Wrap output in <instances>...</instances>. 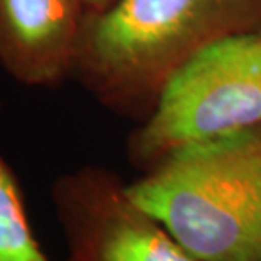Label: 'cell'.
I'll return each instance as SVG.
<instances>
[{
  "label": "cell",
  "mask_w": 261,
  "mask_h": 261,
  "mask_svg": "<svg viewBox=\"0 0 261 261\" xmlns=\"http://www.w3.org/2000/svg\"><path fill=\"white\" fill-rule=\"evenodd\" d=\"M259 27L261 0H115L83 17L71 77L140 123L192 59Z\"/></svg>",
  "instance_id": "1"
},
{
  "label": "cell",
  "mask_w": 261,
  "mask_h": 261,
  "mask_svg": "<svg viewBox=\"0 0 261 261\" xmlns=\"http://www.w3.org/2000/svg\"><path fill=\"white\" fill-rule=\"evenodd\" d=\"M0 261H51L32 229L20 182L0 155Z\"/></svg>",
  "instance_id": "6"
},
{
  "label": "cell",
  "mask_w": 261,
  "mask_h": 261,
  "mask_svg": "<svg viewBox=\"0 0 261 261\" xmlns=\"http://www.w3.org/2000/svg\"><path fill=\"white\" fill-rule=\"evenodd\" d=\"M66 261H199L137 204L116 172L83 165L51 187Z\"/></svg>",
  "instance_id": "4"
},
{
  "label": "cell",
  "mask_w": 261,
  "mask_h": 261,
  "mask_svg": "<svg viewBox=\"0 0 261 261\" xmlns=\"http://www.w3.org/2000/svg\"><path fill=\"white\" fill-rule=\"evenodd\" d=\"M126 191L199 261H261V125L172 150Z\"/></svg>",
  "instance_id": "2"
},
{
  "label": "cell",
  "mask_w": 261,
  "mask_h": 261,
  "mask_svg": "<svg viewBox=\"0 0 261 261\" xmlns=\"http://www.w3.org/2000/svg\"><path fill=\"white\" fill-rule=\"evenodd\" d=\"M261 125V27L227 37L192 59L133 128L126 157L147 170L186 143Z\"/></svg>",
  "instance_id": "3"
},
{
  "label": "cell",
  "mask_w": 261,
  "mask_h": 261,
  "mask_svg": "<svg viewBox=\"0 0 261 261\" xmlns=\"http://www.w3.org/2000/svg\"><path fill=\"white\" fill-rule=\"evenodd\" d=\"M81 0H0V66L25 86L56 88L73 73Z\"/></svg>",
  "instance_id": "5"
},
{
  "label": "cell",
  "mask_w": 261,
  "mask_h": 261,
  "mask_svg": "<svg viewBox=\"0 0 261 261\" xmlns=\"http://www.w3.org/2000/svg\"><path fill=\"white\" fill-rule=\"evenodd\" d=\"M115 0H81L85 14H98L103 12L105 9H108Z\"/></svg>",
  "instance_id": "7"
}]
</instances>
